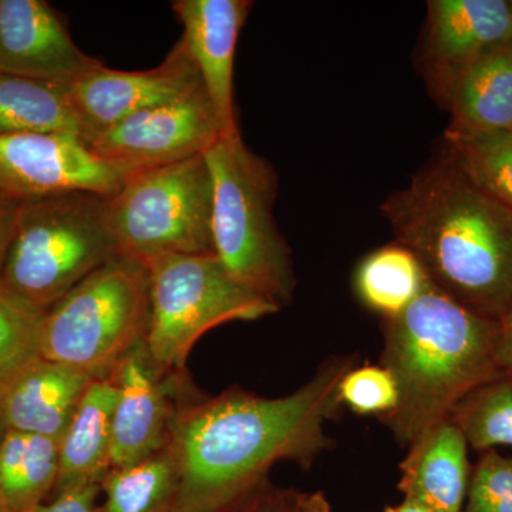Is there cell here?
I'll use <instances>...</instances> for the list:
<instances>
[{
  "label": "cell",
  "instance_id": "1",
  "mask_svg": "<svg viewBox=\"0 0 512 512\" xmlns=\"http://www.w3.org/2000/svg\"><path fill=\"white\" fill-rule=\"evenodd\" d=\"M352 356L326 360L309 382L278 399L229 389L178 404L168 448L178 470L174 512H215L262 481L276 463L308 468L330 448L339 386Z\"/></svg>",
  "mask_w": 512,
  "mask_h": 512
},
{
  "label": "cell",
  "instance_id": "2",
  "mask_svg": "<svg viewBox=\"0 0 512 512\" xmlns=\"http://www.w3.org/2000/svg\"><path fill=\"white\" fill-rule=\"evenodd\" d=\"M382 212L431 284L468 311L501 318L512 301V210L477 187L446 147Z\"/></svg>",
  "mask_w": 512,
  "mask_h": 512
},
{
  "label": "cell",
  "instance_id": "3",
  "mask_svg": "<svg viewBox=\"0 0 512 512\" xmlns=\"http://www.w3.org/2000/svg\"><path fill=\"white\" fill-rule=\"evenodd\" d=\"M497 326L431 282L409 308L383 319L380 366L393 376L399 403L382 420L400 446H414L467 394L501 376Z\"/></svg>",
  "mask_w": 512,
  "mask_h": 512
},
{
  "label": "cell",
  "instance_id": "4",
  "mask_svg": "<svg viewBox=\"0 0 512 512\" xmlns=\"http://www.w3.org/2000/svg\"><path fill=\"white\" fill-rule=\"evenodd\" d=\"M212 178V245L229 275L275 303L296 288L291 249L274 218L278 177L241 134L222 136L204 154Z\"/></svg>",
  "mask_w": 512,
  "mask_h": 512
},
{
  "label": "cell",
  "instance_id": "5",
  "mask_svg": "<svg viewBox=\"0 0 512 512\" xmlns=\"http://www.w3.org/2000/svg\"><path fill=\"white\" fill-rule=\"evenodd\" d=\"M119 255L107 198L67 192L22 202L0 281L47 311Z\"/></svg>",
  "mask_w": 512,
  "mask_h": 512
},
{
  "label": "cell",
  "instance_id": "6",
  "mask_svg": "<svg viewBox=\"0 0 512 512\" xmlns=\"http://www.w3.org/2000/svg\"><path fill=\"white\" fill-rule=\"evenodd\" d=\"M150 282L146 265L117 255L47 309L40 356L99 379L146 340Z\"/></svg>",
  "mask_w": 512,
  "mask_h": 512
},
{
  "label": "cell",
  "instance_id": "7",
  "mask_svg": "<svg viewBox=\"0 0 512 512\" xmlns=\"http://www.w3.org/2000/svg\"><path fill=\"white\" fill-rule=\"evenodd\" d=\"M146 268L150 323L144 345L167 375L181 376L192 348L208 330L281 309L238 284L215 254L161 256Z\"/></svg>",
  "mask_w": 512,
  "mask_h": 512
},
{
  "label": "cell",
  "instance_id": "8",
  "mask_svg": "<svg viewBox=\"0 0 512 512\" xmlns=\"http://www.w3.org/2000/svg\"><path fill=\"white\" fill-rule=\"evenodd\" d=\"M107 215L119 255L143 265L167 255L214 254L204 154L126 178L107 198Z\"/></svg>",
  "mask_w": 512,
  "mask_h": 512
},
{
  "label": "cell",
  "instance_id": "9",
  "mask_svg": "<svg viewBox=\"0 0 512 512\" xmlns=\"http://www.w3.org/2000/svg\"><path fill=\"white\" fill-rule=\"evenodd\" d=\"M222 136L224 128L201 84L180 99L138 111L87 146L126 180L202 156Z\"/></svg>",
  "mask_w": 512,
  "mask_h": 512
},
{
  "label": "cell",
  "instance_id": "10",
  "mask_svg": "<svg viewBox=\"0 0 512 512\" xmlns=\"http://www.w3.org/2000/svg\"><path fill=\"white\" fill-rule=\"evenodd\" d=\"M123 177L82 138L59 134H0V194L26 202L67 192L110 198Z\"/></svg>",
  "mask_w": 512,
  "mask_h": 512
},
{
  "label": "cell",
  "instance_id": "11",
  "mask_svg": "<svg viewBox=\"0 0 512 512\" xmlns=\"http://www.w3.org/2000/svg\"><path fill=\"white\" fill-rule=\"evenodd\" d=\"M201 84L197 66L180 39L154 69L126 72L107 69L100 62L67 84V89L84 143L89 144L138 111L180 99Z\"/></svg>",
  "mask_w": 512,
  "mask_h": 512
},
{
  "label": "cell",
  "instance_id": "12",
  "mask_svg": "<svg viewBox=\"0 0 512 512\" xmlns=\"http://www.w3.org/2000/svg\"><path fill=\"white\" fill-rule=\"evenodd\" d=\"M117 399L111 420V468L130 466L167 447L181 376L167 375L140 343L111 373Z\"/></svg>",
  "mask_w": 512,
  "mask_h": 512
},
{
  "label": "cell",
  "instance_id": "13",
  "mask_svg": "<svg viewBox=\"0 0 512 512\" xmlns=\"http://www.w3.org/2000/svg\"><path fill=\"white\" fill-rule=\"evenodd\" d=\"M511 37V2H430L421 66L434 97L447 107L454 87L468 67L485 50Z\"/></svg>",
  "mask_w": 512,
  "mask_h": 512
},
{
  "label": "cell",
  "instance_id": "14",
  "mask_svg": "<svg viewBox=\"0 0 512 512\" xmlns=\"http://www.w3.org/2000/svg\"><path fill=\"white\" fill-rule=\"evenodd\" d=\"M99 63L45 0H0V73L70 84Z\"/></svg>",
  "mask_w": 512,
  "mask_h": 512
},
{
  "label": "cell",
  "instance_id": "15",
  "mask_svg": "<svg viewBox=\"0 0 512 512\" xmlns=\"http://www.w3.org/2000/svg\"><path fill=\"white\" fill-rule=\"evenodd\" d=\"M251 6L248 0L173 2L174 13L184 26L181 42L197 66L225 136L239 133L234 104L235 52Z\"/></svg>",
  "mask_w": 512,
  "mask_h": 512
},
{
  "label": "cell",
  "instance_id": "16",
  "mask_svg": "<svg viewBox=\"0 0 512 512\" xmlns=\"http://www.w3.org/2000/svg\"><path fill=\"white\" fill-rule=\"evenodd\" d=\"M94 377L39 356L0 393L6 430L60 441Z\"/></svg>",
  "mask_w": 512,
  "mask_h": 512
},
{
  "label": "cell",
  "instance_id": "17",
  "mask_svg": "<svg viewBox=\"0 0 512 512\" xmlns=\"http://www.w3.org/2000/svg\"><path fill=\"white\" fill-rule=\"evenodd\" d=\"M468 444L450 419L424 434L400 464L399 488L407 500L433 512H463L470 464Z\"/></svg>",
  "mask_w": 512,
  "mask_h": 512
},
{
  "label": "cell",
  "instance_id": "18",
  "mask_svg": "<svg viewBox=\"0 0 512 512\" xmlns=\"http://www.w3.org/2000/svg\"><path fill=\"white\" fill-rule=\"evenodd\" d=\"M117 399L113 376L93 379L59 441L55 493L101 484L111 468V420Z\"/></svg>",
  "mask_w": 512,
  "mask_h": 512
},
{
  "label": "cell",
  "instance_id": "19",
  "mask_svg": "<svg viewBox=\"0 0 512 512\" xmlns=\"http://www.w3.org/2000/svg\"><path fill=\"white\" fill-rule=\"evenodd\" d=\"M447 109L456 131L512 130V37L485 50L460 77Z\"/></svg>",
  "mask_w": 512,
  "mask_h": 512
},
{
  "label": "cell",
  "instance_id": "20",
  "mask_svg": "<svg viewBox=\"0 0 512 512\" xmlns=\"http://www.w3.org/2000/svg\"><path fill=\"white\" fill-rule=\"evenodd\" d=\"M0 134H59L83 140L67 84L0 73Z\"/></svg>",
  "mask_w": 512,
  "mask_h": 512
},
{
  "label": "cell",
  "instance_id": "21",
  "mask_svg": "<svg viewBox=\"0 0 512 512\" xmlns=\"http://www.w3.org/2000/svg\"><path fill=\"white\" fill-rule=\"evenodd\" d=\"M59 441L5 430L0 437V497L16 512H30L55 493Z\"/></svg>",
  "mask_w": 512,
  "mask_h": 512
},
{
  "label": "cell",
  "instance_id": "22",
  "mask_svg": "<svg viewBox=\"0 0 512 512\" xmlns=\"http://www.w3.org/2000/svg\"><path fill=\"white\" fill-rule=\"evenodd\" d=\"M178 470L170 448L130 464L110 468L101 480L103 504L97 512H174Z\"/></svg>",
  "mask_w": 512,
  "mask_h": 512
},
{
  "label": "cell",
  "instance_id": "23",
  "mask_svg": "<svg viewBox=\"0 0 512 512\" xmlns=\"http://www.w3.org/2000/svg\"><path fill=\"white\" fill-rule=\"evenodd\" d=\"M429 284L419 259L400 244L367 255L355 275L357 295L383 319L394 318L409 308Z\"/></svg>",
  "mask_w": 512,
  "mask_h": 512
},
{
  "label": "cell",
  "instance_id": "24",
  "mask_svg": "<svg viewBox=\"0 0 512 512\" xmlns=\"http://www.w3.org/2000/svg\"><path fill=\"white\" fill-rule=\"evenodd\" d=\"M444 147L477 187L512 210V130L447 128Z\"/></svg>",
  "mask_w": 512,
  "mask_h": 512
},
{
  "label": "cell",
  "instance_id": "25",
  "mask_svg": "<svg viewBox=\"0 0 512 512\" xmlns=\"http://www.w3.org/2000/svg\"><path fill=\"white\" fill-rule=\"evenodd\" d=\"M448 419L476 450L512 447V376H500L467 394Z\"/></svg>",
  "mask_w": 512,
  "mask_h": 512
},
{
  "label": "cell",
  "instance_id": "26",
  "mask_svg": "<svg viewBox=\"0 0 512 512\" xmlns=\"http://www.w3.org/2000/svg\"><path fill=\"white\" fill-rule=\"evenodd\" d=\"M45 313L0 281V393L40 356Z\"/></svg>",
  "mask_w": 512,
  "mask_h": 512
},
{
  "label": "cell",
  "instance_id": "27",
  "mask_svg": "<svg viewBox=\"0 0 512 512\" xmlns=\"http://www.w3.org/2000/svg\"><path fill=\"white\" fill-rule=\"evenodd\" d=\"M342 406L360 416H389L399 403V389L383 366L352 367L339 386Z\"/></svg>",
  "mask_w": 512,
  "mask_h": 512
},
{
  "label": "cell",
  "instance_id": "28",
  "mask_svg": "<svg viewBox=\"0 0 512 512\" xmlns=\"http://www.w3.org/2000/svg\"><path fill=\"white\" fill-rule=\"evenodd\" d=\"M463 512H512V458L488 450L468 483Z\"/></svg>",
  "mask_w": 512,
  "mask_h": 512
},
{
  "label": "cell",
  "instance_id": "29",
  "mask_svg": "<svg viewBox=\"0 0 512 512\" xmlns=\"http://www.w3.org/2000/svg\"><path fill=\"white\" fill-rule=\"evenodd\" d=\"M215 512H299V493L282 490L265 480Z\"/></svg>",
  "mask_w": 512,
  "mask_h": 512
},
{
  "label": "cell",
  "instance_id": "30",
  "mask_svg": "<svg viewBox=\"0 0 512 512\" xmlns=\"http://www.w3.org/2000/svg\"><path fill=\"white\" fill-rule=\"evenodd\" d=\"M101 493L99 484L72 488L56 494L52 503H43L30 512H97V497Z\"/></svg>",
  "mask_w": 512,
  "mask_h": 512
},
{
  "label": "cell",
  "instance_id": "31",
  "mask_svg": "<svg viewBox=\"0 0 512 512\" xmlns=\"http://www.w3.org/2000/svg\"><path fill=\"white\" fill-rule=\"evenodd\" d=\"M495 363L501 376H512V301L497 320Z\"/></svg>",
  "mask_w": 512,
  "mask_h": 512
},
{
  "label": "cell",
  "instance_id": "32",
  "mask_svg": "<svg viewBox=\"0 0 512 512\" xmlns=\"http://www.w3.org/2000/svg\"><path fill=\"white\" fill-rule=\"evenodd\" d=\"M20 205L22 202L0 194V274H2L3 265L8 256L13 232H15Z\"/></svg>",
  "mask_w": 512,
  "mask_h": 512
},
{
  "label": "cell",
  "instance_id": "33",
  "mask_svg": "<svg viewBox=\"0 0 512 512\" xmlns=\"http://www.w3.org/2000/svg\"><path fill=\"white\" fill-rule=\"evenodd\" d=\"M299 512H332L322 493H299Z\"/></svg>",
  "mask_w": 512,
  "mask_h": 512
},
{
  "label": "cell",
  "instance_id": "34",
  "mask_svg": "<svg viewBox=\"0 0 512 512\" xmlns=\"http://www.w3.org/2000/svg\"><path fill=\"white\" fill-rule=\"evenodd\" d=\"M384 512H433L429 508L423 507V505L416 503V501L407 500L404 498L402 504L396 505V507L386 508Z\"/></svg>",
  "mask_w": 512,
  "mask_h": 512
},
{
  "label": "cell",
  "instance_id": "35",
  "mask_svg": "<svg viewBox=\"0 0 512 512\" xmlns=\"http://www.w3.org/2000/svg\"><path fill=\"white\" fill-rule=\"evenodd\" d=\"M0 512H16L2 497H0Z\"/></svg>",
  "mask_w": 512,
  "mask_h": 512
},
{
  "label": "cell",
  "instance_id": "36",
  "mask_svg": "<svg viewBox=\"0 0 512 512\" xmlns=\"http://www.w3.org/2000/svg\"><path fill=\"white\" fill-rule=\"evenodd\" d=\"M5 424H3L2 417H0V437L3 436V433H5Z\"/></svg>",
  "mask_w": 512,
  "mask_h": 512
}]
</instances>
